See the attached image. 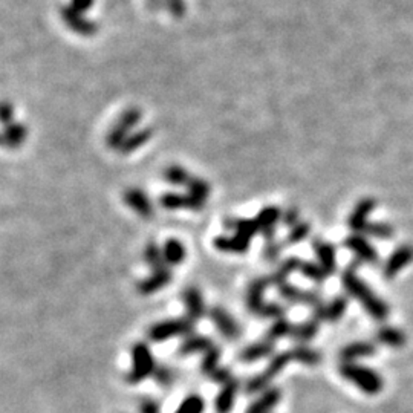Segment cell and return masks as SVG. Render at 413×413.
I'll return each mask as SVG.
<instances>
[{
  "instance_id": "obj_1",
  "label": "cell",
  "mask_w": 413,
  "mask_h": 413,
  "mask_svg": "<svg viewBox=\"0 0 413 413\" xmlns=\"http://www.w3.org/2000/svg\"><path fill=\"white\" fill-rule=\"evenodd\" d=\"M360 265V260L352 262V265L347 267L343 276H341V283H343L347 294L357 298L370 317L378 320V322H383V320L389 317V306L381 297L376 296L374 291L367 287L365 280L360 279V276L357 274V268Z\"/></svg>"
},
{
  "instance_id": "obj_2",
  "label": "cell",
  "mask_w": 413,
  "mask_h": 413,
  "mask_svg": "<svg viewBox=\"0 0 413 413\" xmlns=\"http://www.w3.org/2000/svg\"><path fill=\"white\" fill-rule=\"evenodd\" d=\"M340 374L343 378L355 384V386L367 395H376L383 390V376L370 367L357 365V363H343L340 366Z\"/></svg>"
},
{
  "instance_id": "obj_3",
  "label": "cell",
  "mask_w": 413,
  "mask_h": 413,
  "mask_svg": "<svg viewBox=\"0 0 413 413\" xmlns=\"http://www.w3.org/2000/svg\"><path fill=\"white\" fill-rule=\"evenodd\" d=\"M293 360V355L291 352H280V354H276L274 357L269 360L268 366L262 370L260 374L254 375L253 378H250L245 384V392L248 395H256L259 394V392H265L269 386H271V383L277 378V375H279L282 370L288 366V363Z\"/></svg>"
},
{
  "instance_id": "obj_4",
  "label": "cell",
  "mask_w": 413,
  "mask_h": 413,
  "mask_svg": "<svg viewBox=\"0 0 413 413\" xmlns=\"http://www.w3.org/2000/svg\"><path fill=\"white\" fill-rule=\"evenodd\" d=\"M156 369L153 354L146 343H135L132 347V369L127 372L126 380L131 384H138L148 376H153Z\"/></svg>"
},
{
  "instance_id": "obj_5",
  "label": "cell",
  "mask_w": 413,
  "mask_h": 413,
  "mask_svg": "<svg viewBox=\"0 0 413 413\" xmlns=\"http://www.w3.org/2000/svg\"><path fill=\"white\" fill-rule=\"evenodd\" d=\"M195 329V322L190 317L187 318H173V320H164V322L155 323L148 329V338L155 343L167 341L176 336L189 337Z\"/></svg>"
},
{
  "instance_id": "obj_6",
  "label": "cell",
  "mask_w": 413,
  "mask_h": 413,
  "mask_svg": "<svg viewBox=\"0 0 413 413\" xmlns=\"http://www.w3.org/2000/svg\"><path fill=\"white\" fill-rule=\"evenodd\" d=\"M345 245L351 250L357 259L363 263H369V265H376L380 260L378 251L375 250V247L370 244V242L361 236L360 233H354L351 236H347L345 239Z\"/></svg>"
},
{
  "instance_id": "obj_7",
  "label": "cell",
  "mask_w": 413,
  "mask_h": 413,
  "mask_svg": "<svg viewBox=\"0 0 413 413\" xmlns=\"http://www.w3.org/2000/svg\"><path fill=\"white\" fill-rule=\"evenodd\" d=\"M279 288V294L285 298V300H288L291 303H300V305H308L311 308H320V306H323L322 302V297H320L314 291H303L296 285H291V283H283L280 285Z\"/></svg>"
},
{
  "instance_id": "obj_8",
  "label": "cell",
  "mask_w": 413,
  "mask_h": 413,
  "mask_svg": "<svg viewBox=\"0 0 413 413\" xmlns=\"http://www.w3.org/2000/svg\"><path fill=\"white\" fill-rule=\"evenodd\" d=\"M413 260V247L412 245H400L396 250L392 253L386 263L383 267V274L387 280L394 279L396 274L403 271V269L409 265V263Z\"/></svg>"
},
{
  "instance_id": "obj_9",
  "label": "cell",
  "mask_w": 413,
  "mask_h": 413,
  "mask_svg": "<svg viewBox=\"0 0 413 413\" xmlns=\"http://www.w3.org/2000/svg\"><path fill=\"white\" fill-rule=\"evenodd\" d=\"M376 206L374 198H363L358 204L354 206L351 216L347 219V225L354 233H361L369 225V218L372 215Z\"/></svg>"
},
{
  "instance_id": "obj_10",
  "label": "cell",
  "mask_w": 413,
  "mask_h": 413,
  "mask_svg": "<svg viewBox=\"0 0 413 413\" xmlns=\"http://www.w3.org/2000/svg\"><path fill=\"white\" fill-rule=\"evenodd\" d=\"M271 285L269 282V277H258L254 279L250 287L247 289V306L253 314L256 316H262L263 309H265L267 303L263 302V294H265L267 288Z\"/></svg>"
},
{
  "instance_id": "obj_11",
  "label": "cell",
  "mask_w": 413,
  "mask_h": 413,
  "mask_svg": "<svg viewBox=\"0 0 413 413\" xmlns=\"http://www.w3.org/2000/svg\"><path fill=\"white\" fill-rule=\"evenodd\" d=\"M161 205L167 210H202L205 202L199 201L193 195H181V193H164L160 199Z\"/></svg>"
},
{
  "instance_id": "obj_12",
  "label": "cell",
  "mask_w": 413,
  "mask_h": 413,
  "mask_svg": "<svg viewBox=\"0 0 413 413\" xmlns=\"http://www.w3.org/2000/svg\"><path fill=\"white\" fill-rule=\"evenodd\" d=\"M210 317L213 320V323L216 325L218 329L224 334L225 338L238 340L240 337L239 325L236 323V320H234L225 309L215 306V308L210 309Z\"/></svg>"
},
{
  "instance_id": "obj_13",
  "label": "cell",
  "mask_w": 413,
  "mask_h": 413,
  "mask_svg": "<svg viewBox=\"0 0 413 413\" xmlns=\"http://www.w3.org/2000/svg\"><path fill=\"white\" fill-rule=\"evenodd\" d=\"M282 215L283 213L280 211L279 206H265V209H262L259 211L258 218H256V220H258V225L260 229V233L263 234V238H265V240H274V233H276V225L279 220L282 219Z\"/></svg>"
},
{
  "instance_id": "obj_14",
  "label": "cell",
  "mask_w": 413,
  "mask_h": 413,
  "mask_svg": "<svg viewBox=\"0 0 413 413\" xmlns=\"http://www.w3.org/2000/svg\"><path fill=\"white\" fill-rule=\"evenodd\" d=\"M282 400V390L279 387H269L248 405L245 413H271Z\"/></svg>"
},
{
  "instance_id": "obj_15",
  "label": "cell",
  "mask_w": 413,
  "mask_h": 413,
  "mask_svg": "<svg viewBox=\"0 0 413 413\" xmlns=\"http://www.w3.org/2000/svg\"><path fill=\"white\" fill-rule=\"evenodd\" d=\"M124 202L131 206L133 211H137L141 218L153 216V205L144 193L138 189H127L124 191Z\"/></svg>"
},
{
  "instance_id": "obj_16",
  "label": "cell",
  "mask_w": 413,
  "mask_h": 413,
  "mask_svg": "<svg viewBox=\"0 0 413 413\" xmlns=\"http://www.w3.org/2000/svg\"><path fill=\"white\" fill-rule=\"evenodd\" d=\"M312 247H314L316 256L318 259V263L322 265L327 274H334L337 271V253H336V247L332 244H327V242L322 239H316L312 242Z\"/></svg>"
},
{
  "instance_id": "obj_17",
  "label": "cell",
  "mask_w": 413,
  "mask_h": 413,
  "mask_svg": "<svg viewBox=\"0 0 413 413\" xmlns=\"http://www.w3.org/2000/svg\"><path fill=\"white\" fill-rule=\"evenodd\" d=\"M376 354V346L370 341H354L340 351V360L343 363H355L360 358L372 357Z\"/></svg>"
},
{
  "instance_id": "obj_18",
  "label": "cell",
  "mask_w": 413,
  "mask_h": 413,
  "mask_svg": "<svg viewBox=\"0 0 413 413\" xmlns=\"http://www.w3.org/2000/svg\"><path fill=\"white\" fill-rule=\"evenodd\" d=\"M239 387H240V383L236 378H233L230 383L224 384L215 400L216 413H230L233 410L234 403H236Z\"/></svg>"
},
{
  "instance_id": "obj_19",
  "label": "cell",
  "mask_w": 413,
  "mask_h": 413,
  "mask_svg": "<svg viewBox=\"0 0 413 413\" xmlns=\"http://www.w3.org/2000/svg\"><path fill=\"white\" fill-rule=\"evenodd\" d=\"M273 352H274V341L265 338L262 341H258V343L247 346L245 349H242L239 354V360L242 363H254L258 360L269 357Z\"/></svg>"
},
{
  "instance_id": "obj_20",
  "label": "cell",
  "mask_w": 413,
  "mask_h": 413,
  "mask_svg": "<svg viewBox=\"0 0 413 413\" xmlns=\"http://www.w3.org/2000/svg\"><path fill=\"white\" fill-rule=\"evenodd\" d=\"M170 282H172V273H170L167 268H162L158 269V271H153L151 277H147V279L140 282L138 291L144 296H151L156 293V291L162 289L164 287H167Z\"/></svg>"
},
{
  "instance_id": "obj_21",
  "label": "cell",
  "mask_w": 413,
  "mask_h": 413,
  "mask_svg": "<svg viewBox=\"0 0 413 413\" xmlns=\"http://www.w3.org/2000/svg\"><path fill=\"white\" fill-rule=\"evenodd\" d=\"M182 300L185 303V308H187L189 317L193 320V322L202 318V316L205 314V305H204V298L198 288L189 287L187 289H184Z\"/></svg>"
},
{
  "instance_id": "obj_22",
  "label": "cell",
  "mask_w": 413,
  "mask_h": 413,
  "mask_svg": "<svg viewBox=\"0 0 413 413\" xmlns=\"http://www.w3.org/2000/svg\"><path fill=\"white\" fill-rule=\"evenodd\" d=\"M250 242L240 236H233V238H227V236H218L213 240V245H215L216 250L222 251V253H236V254H244L248 251L250 248Z\"/></svg>"
},
{
  "instance_id": "obj_23",
  "label": "cell",
  "mask_w": 413,
  "mask_h": 413,
  "mask_svg": "<svg viewBox=\"0 0 413 413\" xmlns=\"http://www.w3.org/2000/svg\"><path fill=\"white\" fill-rule=\"evenodd\" d=\"M213 346H215V343L205 336H189L187 338H185L180 349H177V354L180 355H193V354H201V352H206L209 349H211Z\"/></svg>"
},
{
  "instance_id": "obj_24",
  "label": "cell",
  "mask_w": 413,
  "mask_h": 413,
  "mask_svg": "<svg viewBox=\"0 0 413 413\" xmlns=\"http://www.w3.org/2000/svg\"><path fill=\"white\" fill-rule=\"evenodd\" d=\"M376 341H380L381 345L389 347H403L407 343L405 334L394 326H381L378 331L375 332Z\"/></svg>"
},
{
  "instance_id": "obj_25",
  "label": "cell",
  "mask_w": 413,
  "mask_h": 413,
  "mask_svg": "<svg viewBox=\"0 0 413 413\" xmlns=\"http://www.w3.org/2000/svg\"><path fill=\"white\" fill-rule=\"evenodd\" d=\"M302 260L297 259V258H288L285 259L279 267L274 269V273L269 276V282L271 285H276V287H280V285L287 283L288 277L293 274L294 271H300V267H302Z\"/></svg>"
},
{
  "instance_id": "obj_26",
  "label": "cell",
  "mask_w": 413,
  "mask_h": 413,
  "mask_svg": "<svg viewBox=\"0 0 413 413\" xmlns=\"http://www.w3.org/2000/svg\"><path fill=\"white\" fill-rule=\"evenodd\" d=\"M320 323H322V320L312 316L309 320H306V322L300 325H294L291 337L297 340L298 343H308V341H311L318 334Z\"/></svg>"
},
{
  "instance_id": "obj_27",
  "label": "cell",
  "mask_w": 413,
  "mask_h": 413,
  "mask_svg": "<svg viewBox=\"0 0 413 413\" xmlns=\"http://www.w3.org/2000/svg\"><path fill=\"white\" fill-rule=\"evenodd\" d=\"M227 229L236 230V234L247 240H251L260 231L256 219H229L225 220Z\"/></svg>"
},
{
  "instance_id": "obj_28",
  "label": "cell",
  "mask_w": 413,
  "mask_h": 413,
  "mask_svg": "<svg viewBox=\"0 0 413 413\" xmlns=\"http://www.w3.org/2000/svg\"><path fill=\"white\" fill-rule=\"evenodd\" d=\"M152 135H153V131L151 129V127L135 132L133 135H129V137H127V140L123 142V146H121L118 151L123 155H129L135 151H138L140 147H142L144 144H147L148 141H151Z\"/></svg>"
},
{
  "instance_id": "obj_29",
  "label": "cell",
  "mask_w": 413,
  "mask_h": 413,
  "mask_svg": "<svg viewBox=\"0 0 413 413\" xmlns=\"http://www.w3.org/2000/svg\"><path fill=\"white\" fill-rule=\"evenodd\" d=\"M289 352L293 355V360H296L297 363H302L305 366H317L322 363V354L309 346L298 345L291 349Z\"/></svg>"
},
{
  "instance_id": "obj_30",
  "label": "cell",
  "mask_w": 413,
  "mask_h": 413,
  "mask_svg": "<svg viewBox=\"0 0 413 413\" xmlns=\"http://www.w3.org/2000/svg\"><path fill=\"white\" fill-rule=\"evenodd\" d=\"M162 254L167 265H180L185 259V247L177 239H169L162 248Z\"/></svg>"
},
{
  "instance_id": "obj_31",
  "label": "cell",
  "mask_w": 413,
  "mask_h": 413,
  "mask_svg": "<svg viewBox=\"0 0 413 413\" xmlns=\"http://www.w3.org/2000/svg\"><path fill=\"white\" fill-rule=\"evenodd\" d=\"M26 135H28V131H26L25 126L19 124V123H12V124L6 126V129L3 132V137H2V142H3V146H6V147L16 148L25 141Z\"/></svg>"
},
{
  "instance_id": "obj_32",
  "label": "cell",
  "mask_w": 413,
  "mask_h": 413,
  "mask_svg": "<svg viewBox=\"0 0 413 413\" xmlns=\"http://www.w3.org/2000/svg\"><path fill=\"white\" fill-rule=\"evenodd\" d=\"M347 297L337 296L326 305V320L327 322H338V320L345 316L347 309Z\"/></svg>"
},
{
  "instance_id": "obj_33",
  "label": "cell",
  "mask_w": 413,
  "mask_h": 413,
  "mask_svg": "<svg viewBox=\"0 0 413 413\" xmlns=\"http://www.w3.org/2000/svg\"><path fill=\"white\" fill-rule=\"evenodd\" d=\"M365 233L370 238H375L378 240H389L395 236L394 225L387 222H369Z\"/></svg>"
},
{
  "instance_id": "obj_34",
  "label": "cell",
  "mask_w": 413,
  "mask_h": 413,
  "mask_svg": "<svg viewBox=\"0 0 413 413\" xmlns=\"http://www.w3.org/2000/svg\"><path fill=\"white\" fill-rule=\"evenodd\" d=\"M300 273L306 277V279H309L316 283H323L327 277H329L326 269L320 265V263L316 262H303L300 267Z\"/></svg>"
},
{
  "instance_id": "obj_35",
  "label": "cell",
  "mask_w": 413,
  "mask_h": 413,
  "mask_svg": "<svg viewBox=\"0 0 413 413\" xmlns=\"http://www.w3.org/2000/svg\"><path fill=\"white\" fill-rule=\"evenodd\" d=\"M144 260L148 267H151L153 271H158V269L166 268V260H164V254L162 250H160V247L155 244V242H151L147 244L146 251H144Z\"/></svg>"
},
{
  "instance_id": "obj_36",
  "label": "cell",
  "mask_w": 413,
  "mask_h": 413,
  "mask_svg": "<svg viewBox=\"0 0 413 413\" xmlns=\"http://www.w3.org/2000/svg\"><path fill=\"white\" fill-rule=\"evenodd\" d=\"M164 180L173 185H187L191 180V176L189 175L187 170L181 166H170L164 170Z\"/></svg>"
},
{
  "instance_id": "obj_37",
  "label": "cell",
  "mask_w": 413,
  "mask_h": 413,
  "mask_svg": "<svg viewBox=\"0 0 413 413\" xmlns=\"http://www.w3.org/2000/svg\"><path fill=\"white\" fill-rule=\"evenodd\" d=\"M220 357H222V351H220V349L216 345L213 346L211 349H209V351L204 354V360L201 363L202 374L209 376L213 372V370H216L219 367Z\"/></svg>"
},
{
  "instance_id": "obj_38",
  "label": "cell",
  "mask_w": 413,
  "mask_h": 413,
  "mask_svg": "<svg viewBox=\"0 0 413 413\" xmlns=\"http://www.w3.org/2000/svg\"><path fill=\"white\" fill-rule=\"evenodd\" d=\"M293 329H294V325H291L287 318H283V317L277 318L276 323L268 329L267 338L271 341H276L282 337L291 336V334H293Z\"/></svg>"
},
{
  "instance_id": "obj_39",
  "label": "cell",
  "mask_w": 413,
  "mask_h": 413,
  "mask_svg": "<svg viewBox=\"0 0 413 413\" xmlns=\"http://www.w3.org/2000/svg\"><path fill=\"white\" fill-rule=\"evenodd\" d=\"M129 131H131L129 127L124 126L121 121H118L108 135V146L111 148H119L123 146V142L127 140V137H129Z\"/></svg>"
},
{
  "instance_id": "obj_40",
  "label": "cell",
  "mask_w": 413,
  "mask_h": 413,
  "mask_svg": "<svg viewBox=\"0 0 413 413\" xmlns=\"http://www.w3.org/2000/svg\"><path fill=\"white\" fill-rule=\"evenodd\" d=\"M204 410H205V403L202 400V396L189 395L180 404V407L176 409L175 413H204Z\"/></svg>"
},
{
  "instance_id": "obj_41",
  "label": "cell",
  "mask_w": 413,
  "mask_h": 413,
  "mask_svg": "<svg viewBox=\"0 0 413 413\" xmlns=\"http://www.w3.org/2000/svg\"><path fill=\"white\" fill-rule=\"evenodd\" d=\"M190 195H193L195 198H198L199 201L205 202V199L210 196V184L201 180V177H196V176H191V180L187 184Z\"/></svg>"
},
{
  "instance_id": "obj_42",
  "label": "cell",
  "mask_w": 413,
  "mask_h": 413,
  "mask_svg": "<svg viewBox=\"0 0 413 413\" xmlns=\"http://www.w3.org/2000/svg\"><path fill=\"white\" fill-rule=\"evenodd\" d=\"M311 233V225L308 222H298L293 229H289V233L287 236V245H297L303 242L306 238L309 236Z\"/></svg>"
},
{
  "instance_id": "obj_43",
  "label": "cell",
  "mask_w": 413,
  "mask_h": 413,
  "mask_svg": "<svg viewBox=\"0 0 413 413\" xmlns=\"http://www.w3.org/2000/svg\"><path fill=\"white\" fill-rule=\"evenodd\" d=\"M153 380L156 381V384H160L161 387L167 389V387H170L173 384L175 374H173V370L170 369V367L164 366V365H160V366H156V369H155Z\"/></svg>"
},
{
  "instance_id": "obj_44",
  "label": "cell",
  "mask_w": 413,
  "mask_h": 413,
  "mask_svg": "<svg viewBox=\"0 0 413 413\" xmlns=\"http://www.w3.org/2000/svg\"><path fill=\"white\" fill-rule=\"evenodd\" d=\"M282 253V244L280 242H277L276 239L274 240H268L265 247H263V258H265L267 260L273 262L276 260L277 258H279Z\"/></svg>"
},
{
  "instance_id": "obj_45",
  "label": "cell",
  "mask_w": 413,
  "mask_h": 413,
  "mask_svg": "<svg viewBox=\"0 0 413 413\" xmlns=\"http://www.w3.org/2000/svg\"><path fill=\"white\" fill-rule=\"evenodd\" d=\"M140 413H161V404L153 396H144L140 401Z\"/></svg>"
},
{
  "instance_id": "obj_46",
  "label": "cell",
  "mask_w": 413,
  "mask_h": 413,
  "mask_svg": "<svg viewBox=\"0 0 413 413\" xmlns=\"http://www.w3.org/2000/svg\"><path fill=\"white\" fill-rule=\"evenodd\" d=\"M209 378L211 381H215L218 384H227L233 380V375H231V370L227 369V367H218L216 370H213V372L209 375Z\"/></svg>"
},
{
  "instance_id": "obj_47",
  "label": "cell",
  "mask_w": 413,
  "mask_h": 413,
  "mask_svg": "<svg viewBox=\"0 0 413 413\" xmlns=\"http://www.w3.org/2000/svg\"><path fill=\"white\" fill-rule=\"evenodd\" d=\"M282 222L289 227V229H293L298 222H300V213L296 209V206H289L288 210L283 211L282 215Z\"/></svg>"
},
{
  "instance_id": "obj_48",
  "label": "cell",
  "mask_w": 413,
  "mask_h": 413,
  "mask_svg": "<svg viewBox=\"0 0 413 413\" xmlns=\"http://www.w3.org/2000/svg\"><path fill=\"white\" fill-rule=\"evenodd\" d=\"M12 118V106L10 103H3L2 106V119L5 124H8Z\"/></svg>"
}]
</instances>
